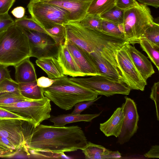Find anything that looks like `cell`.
Returning a JSON list of instances; mask_svg holds the SVG:
<instances>
[{"label": "cell", "mask_w": 159, "mask_h": 159, "mask_svg": "<svg viewBox=\"0 0 159 159\" xmlns=\"http://www.w3.org/2000/svg\"><path fill=\"white\" fill-rule=\"evenodd\" d=\"M14 23L16 25L20 28L44 33L51 37L45 29L42 27L32 18H28L26 16H25L22 18L15 20Z\"/></svg>", "instance_id": "484cf974"}, {"label": "cell", "mask_w": 159, "mask_h": 159, "mask_svg": "<svg viewBox=\"0 0 159 159\" xmlns=\"http://www.w3.org/2000/svg\"><path fill=\"white\" fill-rule=\"evenodd\" d=\"M138 3L136 0H117L116 6L125 11L135 6Z\"/></svg>", "instance_id": "74e56055"}, {"label": "cell", "mask_w": 159, "mask_h": 159, "mask_svg": "<svg viewBox=\"0 0 159 159\" xmlns=\"http://www.w3.org/2000/svg\"><path fill=\"white\" fill-rule=\"evenodd\" d=\"M36 64L47 74L49 78L54 79L64 76V71L57 59L48 56L38 58Z\"/></svg>", "instance_id": "44dd1931"}, {"label": "cell", "mask_w": 159, "mask_h": 159, "mask_svg": "<svg viewBox=\"0 0 159 159\" xmlns=\"http://www.w3.org/2000/svg\"><path fill=\"white\" fill-rule=\"evenodd\" d=\"M159 17H157L155 19H153V22L155 23L159 24Z\"/></svg>", "instance_id": "f6af8a7d"}, {"label": "cell", "mask_w": 159, "mask_h": 159, "mask_svg": "<svg viewBox=\"0 0 159 159\" xmlns=\"http://www.w3.org/2000/svg\"><path fill=\"white\" fill-rule=\"evenodd\" d=\"M102 112L95 114H71L51 116L50 121L54 123L53 125L64 126L68 123L80 121L90 122L94 118L98 116Z\"/></svg>", "instance_id": "7402d4cb"}, {"label": "cell", "mask_w": 159, "mask_h": 159, "mask_svg": "<svg viewBox=\"0 0 159 159\" xmlns=\"http://www.w3.org/2000/svg\"><path fill=\"white\" fill-rule=\"evenodd\" d=\"M16 119L26 121L28 122L26 118L11 111L0 107V120Z\"/></svg>", "instance_id": "8d00e7d4"}, {"label": "cell", "mask_w": 159, "mask_h": 159, "mask_svg": "<svg viewBox=\"0 0 159 159\" xmlns=\"http://www.w3.org/2000/svg\"><path fill=\"white\" fill-rule=\"evenodd\" d=\"M50 86L43 88L45 97L60 108L71 109L77 103L94 100L98 94L70 80L67 76L55 79Z\"/></svg>", "instance_id": "3957f363"}, {"label": "cell", "mask_w": 159, "mask_h": 159, "mask_svg": "<svg viewBox=\"0 0 159 159\" xmlns=\"http://www.w3.org/2000/svg\"><path fill=\"white\" fill-rule=\"evenodd\" d=\"M57 59L63 70L64 75L73 77L84 76L64 42L59 45Z\"/></svg>", "instance_id": "2e32d148"}, {"label": "cell", "mask_w": 159, "mask_h": 159, "mask_svg": "<svg viewBox=\"0 0 159 159\" xmlns=\"http://www.w3.org/2000/svg\"><path fill=\"white\" fill-rule=\"evenodd\" d=\"M125 102L121 107L124 118L120 133L118 137L120 144L127 142L137 132L139 116L133 100L125 97Z\"/></svg>", "instance_id": "8fae6325"}, {"label": "cell", "mask_w": 159, "mask_h": 159, "mask_svg": "<svg viewBox=\"0 0 159 159\" xmlns=\"http://www.w3.org/2000/svg\"><path fill=\"white\" fill-rule=\"evenodd\" d=\"M10 72L7 67L0 65V83L7 78H11Z\"/></svg>", "instance_id": "b9f144b4"}, {"label": "cell", "mask_w": 159, "mask_h": 159, "mask_svg": "<svg viewBox=\"0 0 159 159\" xmlns=\"http://www.w3.org/2000/svg\"><path fill=\"white\" fill-rule=\"evenodd\" d=\"M0 155H3L5 157H7L5 155H3L2 154V153L0 151Z\"/></svg>", "instance_id": "681fc988"}, {"label": "cell", "mask_w": 159, "mask_h": 159, "mask_svg": "<svg viewBox=\"0 0 159 159\" xmlns=\"http://www.w3.org/2000/svg\"><path fill=\"white\" fill-rule=\"evenodd\" d=\"M101 97V96H100L94 100L88 101L81 102L77 103L74 105V109L71 113L75 114H80L83 111L86 109L93 105L94 102L100 99Z\"/></svg>", "instance_id": "d590c367"}, {"label": "cell", "mask_w": 159, "mask_h": 159, "mask_svg": "<svg viewBox=\"0 0 159 159\" xmlns=\"http://www.w3.org/2000/svg\"><path fill=\"white\" fill-rule=\"evenodd\" d=\"M30 55L27 36L14 24L0 39V65L15 66Z\"/></svg>", "instance_id": "277c9868"}, {"label": "cell", "mask_w": 159, "mask_h": 159, "mask_svg": "<svg viewBox=\"0 0 159 159\" xmlns=\"http://www.w3.org/2000/svg\"><path fill=\"white\" fill-rule=\"evenodd\" d=\"M6 31V30L0 32V39L2 36V35L4 34Z\"/></svg>", "instance_id": "bcb514c9"}, {"label": "cell", "mask_w": 159, "mask_h": 159, "mask_svg": "<svg viewBox=\"0 0 159 159\" xmlns=\"http://www.w3.org/2000/svg\"></svg>", "instance_id": "f907efd6"}, {"label": "cell", "mask_w": 159, "mask_h": 159, "mask_svg": "<svg viewBox=\"0 0 159 159\" xmlns=\"http://www.w3.org/2000/svg\"><path fill=\"white\" fill-rule=\"evenodd\" d=\"M31 100L33 99L25 97L20 93H0V106Z\"/></svg>", "instance_id": "f546056e"}, {"label": "cell", "mask_w": 159, "mask_h": 159, "mask_svg": "<svg viewBox=\"0 0 159 159\" xmlns=\"http://www.w3.org/2000/svg\"><path fill=\"white\" fill-rule=\"evenodd\" d=\"M143 50L147 54L148 58L159 70V46L154 45L144 38L139 42Z\"/></svg>", "instance_id": "d4e9b609"}, {"label": "cell", "mask_w": 159, "mask_h": 159, "mask_svg": "<svg viewBox=\"0 0 159 159\" xmlns=\"http://www.w3.org/2000/svg\"><path fill=\"white\" fill-rule=\"evenodd\" d=\"M64 43L84 76L101 75L89 53L70 41L65 40Z\"/></svg>", "instance_id": "5bb4252c"}, {"label": "cell", "mask_w": 159, "mask_h": 159, "mask_svg": "<svg viewBox=\"0 0 159 159\" xmlns=\"http://www.w3.org/2000/svg\"><path fill=\"white\" fill-rule=\"evenodd\" d=\"M19 87L21 94L28 98L38 100L45 97L43 88L37 85V81L19 84Z\"/></svg>", "instance_id": "603a6c76"}, {"label": "cell", "mask_w": 159, "mask_h": 159, "mask_svg": "<svg viewBox=\"0 0 159 159\" xmlns=\"http://www.w3.org/2000/svg\"><path fill=\"white\" fill-rule=\"evenodd\" d=\"M150 98L155 103L157 120H159V82H155L151 88Z\"/></svg>", "instance_id": "836d02e7"}, {"label": "cell", "mask_w": 159, "mask_h": 159, "mask_svg": "<svg viewBox=\"0 0 159 159\" xmlns=\"http://www.w3.org/2000/svg\"><path fill=\"white\" fill-rule=\"evenodd\" d=\"M26 135L24 151L39 158H66L65 154L82 150L88 141L78 126L59 127L40 124Z\"/></svg>", "instance_id": "6da1fadb"}, {"label": "cell", "mask_w": 159, "mask_h": 159, "mask_svg": "<svg viewBox=\"0 0 159 159\" xmlns=\"http://www.w3.org/2000/svg\"><path fill=\"white\" fill-rule=\"evenodd\" d=\"M27 7L31 18L45 29L69 21L68 12L56 5L30 1Z\"/></svg>", "instance_id": "52a82bcc"}, {"label": "cell", "mask_w": 159, "mask_h": 159, "mask_svg": "<svg viewBox=\"0 0 159 159\" xmlns=\"http://www.w3.org/2000/svg\"><path fill=\"white\" fill-rule=\"evenodd\" d=\"M117 0H93L87 14L100 16L116 5Z\"/></svg>", "instance_id": "cb8c5ba5"}, {"label": "cell", "mask_w": 159, "mask_h": 159, "mask_svg": "<svg viewBox=\"0 0 159 159\" xmlns=\"http://www.w3.org/2000/svg\"><path fill=\"white\" fill-rule=\"evenodd\" d=\"M72 82L97 93L108 97L116 94L129 95L130 88L124 83L102 75L89 78H69Z\"/></svg>", "instance_id": "ba28073f"}, {"label": "cell", "mask_w": 159, "mask_h": 159, "mask_svg": "<svg viewBox=\"0 0 159 159\" xmlns=\"http://www.w3.org/2000/svg\"><path fill=\"white\" fill-rule=\"evenodd\" d=\"M89 53L92 61L101 75L125 83L124 80L119 69L99 54L95 52Z\"/></svg>", "instance_id": "e0dca14e"}, {"label": "cell", "mask_w": 159, "mask_h": 159, "mask_svg": "<svg viewBox=\"0 0 159 159\" xmlns=\"http://www.w3.org/2000/svg\"><path fill=\"white\" fill-rule=\"evenodd\" d=\"M125 46L135 66L144 80L147 81L155 73L151 62L134 46L129 43Z\"/></svg>", "instance_id": "9a60e30c"}, {"label": "cell", "mask_w": 159, "mask_h": 159, "mask_svg": "<svg viewBox=\"0 0 159 159\" xmlns=\"http://www.w3.org/2000/svg\"><path fill=\"white\" fill-rule=\"evenodd\" d=\"M53 79L44 76H42L37 79V85L42 88L48 87L51 85L55 81Z\"/></svg>", "instance_id": "ab89813d"}, {"label": "cell", "mask_w": 159, "mask_h": 159, "mask_svg": "<svg viewBox=\"0 0 159 159\" xmlns=\"http://www.w3.org/2000/svg\"><path fill=\"white\" fill-rule=\"evenodd\" d=\"M28 57L14 66L16 81L18 84L34 82L37 80L34 65Z\"/></svg>", "instance_id": "ffe728a7"}, {"label": "cell", "mask_w": 159, "mask_h": 159, "mask_svg": "<svg viewBox=\"0 0 159 159\" xmlns=\"http://www.w3.org/2000/svg\"><path fill=\"white\" fill-rule=\"evenodd\" d=\"M5 157L4 156L0 155V157Z\"/></svg>", "instance_id": "c3c4849f"}, {"label": "cell", "mask_w": 159, "mask_h": 159, "mask_svg": "<svg viewBox=\"0 0 159 159\" xmlns=\"http://www.w3.org/2000/svg\"><path fill=\"white\" fill-rule=\"evenodd\" d=\"M14 24V21L8 13L0 14V32L6 30Z\"/></svg>", "instance_id": "e575fe53"}, {"label": "cell", "mask_w": 159, "mask_h": 159, "mask_svg": "<svg viewBox=\"0 0 159 159\" xmlns=\"http://www.w3.org/2000/svg\"><path fill=\"white\" fill-rule=\"evenodd\" d=\"M25 121L16 119L0 120V135L5 137L24 151L26 144L25 130L23 124Z\"/></svg>", "instance_id": "7c38bea8"}, {"label": "cell", "mask_w": 159, "mask_h": 159, "mask_svg": "<svg viewBox=\"0 0 159 159\" xmlns=\"http://www.w3.org/2000/svg\"><path fill=\"white\" fill-rule=\"evenodd\" d=\"M118 68L125 83L131 89L143 91L147 85L133 63L125 45L119 50L116 54Z\"/></svg>", "instance_id": "9c48e42d"}, {"label": "cell", "mask_w": 159, "mask_h": 159, "mask_svg": "<svg viewBox=\"0 0 159 159\" xmlns=\"http://www.w3.org/2000/svg\"><path fill=\"white\" fill-rule=\"evenodd\" d=\"M102 19L100 16L87 14L84 18L78 22L85 28L102 31Z\"/></svg>", "instance_id": "f1b7e54d"}, {"label": "cell", "mask_w": 159, "mask_h": 159, "mask_svg": "<svg viewBox=\"0 0 159 159\" xmlns=\"http://www.w3.org/2000/svg\"><path fill=\"white\" fill-rule=\"evenodd\" d=\"M20 93L19 84L11 78L5 79L0 83V93Z\"/></svg>", "instance_id": "d6a6232c"}, {"label": "cell", "mask_w": 159, "mask_h": 159, "mask_svg": "<svg viewBox=\"0 0 159 159\" xmlns=\"http://www.w3.org/2000/svg\"><path fill=\"white\" fill-rule=\"evenodd\" d=\"M153 22L150 9L138 3L124 11L123 25L124 39L129 44L139 43L146 30Z\"/></svg>", "instance_id": "5b68a950"}, {"label": "cell", "mask_w": 159, "mask_h": 159, "mask_svg": "<svg viewBox=\"0 0 159 159\" xmlns=\"http://www.w3.org/2000/svg\"><path fill=\"white\" fill-rule=\"evenodd\" d=\"M93 0H46L43 2L54 5L67 11L69 21L79 22L85 16Z\"/></svg>", "instance_id": "4fadbf2b"}, {"label": "cell", "mask_w": 159, "mask_h": 159, "mask_svg": "<svg viewBox=\"0 0 159 159\" xmlns=\"http://www.w3.org/2000/svg\"><path fill=\"white\" fill-rule=\"evenodd\" d=\"M81 150L86 159L118 158L121 157L118 151H112L102 145L90 142H88L86 146Z\"/></svg>", "instance_id": "d6986e66"}, {"label": "cell", "mask_w": 159, "mask_h": 159, "mask_svg": "<svg viewBox=\"0 0 159 159\" xmlns=\"http://www.w3.org/2000/svg\"><path fill=\"white\" fill-rule=\"evenodd\" d=\"M124 118L121 107H119L107 121L100 124V129L107 137L114 136L118 138L121 132Z\"/></svg>", "instance_id": "ac0fdd59"}, {"label": "cell", "mask_w": 159, "mask_h": 159, "mask_svg": "<svg viewBox=\"0 0 159 159\" xmlns=\"http://www.w3.org/2000/svg\"><path fill=\"white\" fill-rule=\"evenodd\" d=\"M43 0H30V1H34V2H40L41 1H43Z\"/></svg>", "instance_id": "7dc6e473"}, {"label": "cell", "mask_w": 159, "mask_h": 159, "mask_svg": "<svg viewBox=\"0 0 159 159\" xmlns=\"http://www.w3.org/2000/svg\"><path fill=\"white\" fill-rule=\"evenodd\" d=\"M124 10L116 6L100 16L102 19L119 24H123Z\"/></svg>", "instance_id": "4316f807"}, {"label": "cell", "mask_w": 159, "mask_h": 159, "mask_svg": "<svg viewBox=\"0 0 159 159\" xmlns=\"http://www.w3.org/2000/svg\"><path fill=\"white\" fill-rule=\"evenodd\" d=\"M63 26L65 40L71 42L89 53L99 54L119 70L116 54L119 50L129 43L124 39L85 28L78 22L69 21Z\"/></svg>", "instance_id": "7a4b0ae2"}, {"label": "cell", "mask_w": 159, "mask_h": 159, "mask_svg": "<svg viewBox=\"0 0 159 159\" xmlns=\"http://www.w3.org/2000/svg\"><path fill=\"white\" fill-rule=\"evenodd\" d=\"M143 38L146 39L152 44L159 46V24L153 22L146 30Z\"/></svg>", "instance_id": "4dcf8cb0"}, {"label": "cell", "mask_w": 159, "mask_h": 159, "mask_svg": "<svg viewBox=\"0 0 159 159\" xmlns=\"http://www.w3.org/2000/svg\"><path fill=\"white\" fill-rule=\"evenodd\" d=\"M140 3L150 6L157 8L159 7V0H136Z\"/></svg>", "instance_id": "ee69618b"}, {"label": "cell", "mask_w": 159, "mask_h": 159, "mask_svg": "<svg viewBox=\"0 0 159 159\" xmlns=\"http://www.w3.org/2000/svg\"><path fill=\"white\" fill-rule=\"evenodd\" d=\"M145 157L148 158L159 157V146L155 145L152 146L150 150L144 155Z\"/></svg>", "instance_id": "60d3db41"}, {"label": "cell", "mask_w": 159, "mask_h": 159, "mask_svg": "<svg viewBox=\"0 0 159 159\" xmlns=\"http://www.w3.org/2000/svg\"><path fill=\"white\" fill-rule=\"evenodd\" d=\"M20 28L28 37L31 57L38 59L52 56L57 58L59 45L51 37L44 33Z\"/></svg>", "instance_id": "30bf717a"}, {"label": "cell", "mask_w": 159, "mask_h": 159, "mask_svg": "<svg viewBox=\"0 0 159 159\" xmlns=\"http://www.w3.org/2000/svg\"><path fill=\"white\" fill-rule=\"evenodd\" d=\"M45 30L57 44L59 45L64 43L65 30L63 25H57Z\"/></svg>", "instance_id": "1f68e13d"}, {"label": "cell", "mask_w": 159, "mask_h": 159, "mask_svg": "<svg viewBox=\"0 0 159 159\" xmlns=\"http://www.w3.org/2000/svg\"><path fill=\"white\" fill-rule=\"evenodd\" d=\"M102 29L104 32L124 39L123 24H116L102 19Z\"/></svg>", "instance_id": "83f0119b"}, {"label": "cell", "mask_w": 159, "mask_h": 159, "mask_svg": "<svg viewBox=\"0 0 159 159\" xmlns=\"http://www.w3.org/2000/svg\"><path fill=\"white\" fill-rule=\"evenodd\" d=\"M50 102L45 97L41 99L22 101L0 107L26 119L28 123L35 128L43 121L50 118Z\"/></svg>", "instance_id": "8992f818"}, {"label": "cell", "mask_w": 159, "mask_h": 159, "mask_svg": "<svg viewBox=\"0 0 159 159\" xmlns=\"http://www.w3.org/2000/svg\"><path fill=\"white\" fill-rule=\"evenodd\" d=\"M16 0H0V14L8 13Z\"/></svg>", "instance_id": "f35d334b"}, {"label": "cell", "mask_w": 159, "mask_h": 159, "mask_svg": "<svg viewBox=\"0 0 159 159\" xmlns=\"http://www.w3.org/2000/svg\"><path fill=\"white\" fill-rule=\"evenodd\" d=\"M11 13L16 18H21L25 16V9L23 7H18L14 8L12 11Z\"/></svg>", "instance_id": "7bdbcfd3"}]
</instances>
